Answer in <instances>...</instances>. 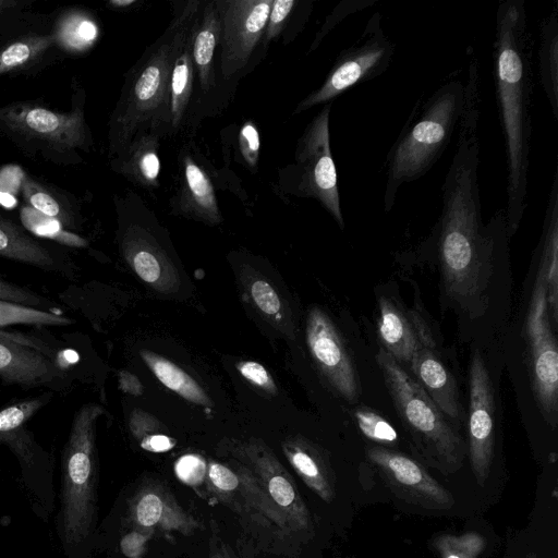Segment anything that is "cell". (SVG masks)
<instances>
[{
    "label": "cell",
    "mask_w": 558,
    "mask_h": 558,
    "mask_svg": "<svg viewBox=\"0 0 558 558\" xmlns=\"http://www.w3.org/2000/svg\"><path fill=\"white\" fill-rule=\"evenodd\" d=\"M539 81L551 113L558 121V7L543 20L538 49Z\"/></svg>",
    "instance_id": "obj_30"
},
{
    "label": "cell",
    "mask_w": 558,
    "mask_h": 558,
    "mask_svg": "<svg viewBox=\"0 0 558 558\" xmlns=\"http://www.w3.org/2000/svg\"><path fill=\"white\" fill-rule=\"evenodd\" d=\"M38 0H0V45L51 22L52 13L36 9Z\"/></svg>",
    "instance_id": "obj_33"
},
{
    "label": "cell",
    "mask_w": 558,
    "mask_h": 558,
    "mask_svg": "<svg viewBox=\"0 0 558 558\" xmlns=\"http://www.w3.org/2000/svg\"><path fill=\"white\" fill-rule=\"evenodd\" d=\"M274 0L216 1L221 33V74L229 78L243 70L264 36Z\"/></svg>",
    "instance_id": "obj_11"
},
{
    "label": "cell",
    "mask_w": 558,
    "mask_h": 558,
    "mask_svg": "<svg viewBox=\"0 0 558 558\" xmlns=\"http://www.w3.org/2000/svg\"><path fill=\"white\" fill-rule=\"evenodd\" d=\"M410 374L425 390L442 414L452 423L463 420L456 380L435 351L434 338L427 339L413 355Z\"/></svg>",
    "instance_id": "obj_21"
},
{
    "label": "cell",
    "mask_w": 558,
    "mask_h": 558,
    "mask_svg": "<svg viewBox=\"0 0 558 558\" xmlns=\"http://www.w3.org/2000/svg\"><path fill=\"white\" fill-rule=\"evenodd\" d=\"M221 25L216 1L207 2L197 17L192 35V58L202 90L214 84L213 58L220 39Z\"/></svg>",
    "instance_id": "obj_28"
},
{
    "label": "cell",
    "mask_w": 558,
    "mask_h": 558,
    "mask_svg": "<svg viewBox=\"0 0 558 558\" xmlns=\"http://www.w3.org/2000/svg\"><path fill=\"white\" fill-rule=\"evenodd\" d=\"M104 413L101 405L86 403L73 417L63 456L61 496V534L68 546L83 542L95 517L96 423Z\"/></svg>",
    "instance_id": "obj_6"
},
{
    "label": "cell",
    "mask_w": 558,
    "mask_h": 558,
    "mask_svg": "<svg viewBox=\"0 0 558 558\" xmlns=\"http://www.w3.org/2000/svg\"><path fill=\"white\" fill-rule=\"evenodd\" d=\"M494 395L489 373L478 351L472 354L469 372V453L480 485L487 480L495 441Z\"/></svg>",
    "instance_id": "obj_14"
},
{
    "label": "cell",
    "mask_w": 558,
    "mask_h": 558,
    "mask_svg": "<svg viewBox=\"0 0 558 558\" xmlns=\"http://www.w3.org/2000/svg\"><path fill=\"white\" fill-rule=\"evenodd\" d=\"M140 355L158 380L182 398L204 407L211 401L198 383L171 361L146 349Z\"/></svg>",
    "instance_id": "obj_32"
},
{
    "label": "cell",
    "mask_w": 558,
    "mask_h": 558,
    "mask_svg": "<svg viewBox=\"0 0 558 558\" xmlns=\"http://www.w3.org/2000/svg\"><path fill=\"white\" fill-rule=\"evenodd\" d=\"M306 341L312 357L333 390L356 402L361 386L355 365L330 317L319 307L310 310Z\"/></svg>",
    "instance_id": "obj_13"
},
{
    "label": "cell",
    "mask_w": 558,
    "mask_h": 558,
    "mask_svg": "<svg viewBox=\"0 0 558 558\" xmlns=\"http://www.w3.org/2000/svg\"><path fill=\"white\" fill-rule=\"evenodd\" d=\"M366 457L391 489L407 501L437 510L454 504L450 493L412 458L381 446L368 447Z\"/></svg>",
    "instance_id": "obj_15"
},
{
    "label": "cell",
    "mask_w": 558,
    "mask_h": 558,
    "mask_svg": "<svg viewBox=\"0 0 558 558\" xmlns=\"http://www.w3.org/2000/svg\"><path fill=\"white\" fill-rule=\"evenodd\" d=\"M199 1H189L162 37L125 78L108 124V156L122 154L143 131H159L170 123V76L174 59L189 37L199 11Z\"/></svg>",
    "instance_id": "obj_2"
},
{
    "label": "cell",
    "mask_w": 558,
    "mask_h": 558,
    "mask_svg": "<svg viewBox=\"0 0 558 558\" xmlns=\"http://www.w3.org/2000/svg\"><path fill=\"white\" fill-rule=\"evenodd\" d=\"M378 308L377 325L383 349L409 372L414 353L433 335L420 314L403 310L387 296L379 299Z\"/></svg>",
    "instance_id": "obj_19"
},
{
    "label": "cell",
    "mask_w": 558,
    "mask_h": 558,
    "mask_svg": "<svg viewBox=\"0 0 558 558\" xmlns=\"http://www.w3.org/2000/svg\"><path fill=\"white\" fill-rule=\"evenodd\" d=\"M64 58L50 22L0 45V78L34 76Z\"/></svg>",
    "instance_id": "obj_18"
},
{
    "label": "cell",
    "mask_w": 558,
    "mask_h": 558,
    "mask_svg": "<svg viewBox=\"0 0 558 558\" xmlns=\"http://www.w3.org/2000/svg\"><path fill=\"white\" fill-rule=\"evenodd\" d=\"M537 255V271L526 314L525 332L533 390L547 421L555 422L558 410V349L547 306V251L543 235Z\"/></svg>",
    "instance_id": "obj_8"
},
{
    "label": "cell",
    "mask_w": 558,
    "mask_h": 558,
    "mask_svg": "<svg viewBox=\"0 0 558 558\" xmlns=\"http://www.w3.org/2000/svg\"><path fill=\"white\" fill-rule=\"evenodd\" d=\"M395 44L383 27V16L375 12L359 37L341 51L323 84L296 106L294 113L326 105L355 85L381 75L390 65Z\"/></svg>",
    "instance_id": "obj_7"
},
{
    "label": "cell",
    "mask_w": 558,
    "mask_h": 558,
    "mask_svg": "<svg viewBox=\"0 0 558 558\" xmlns=\"http://www.w3.org/2000/svg\"><path fill=\"white\" fill-rule=\"evenodd\" d=\"M136 0H110L107 2V7L111 10H122L133 5Z\"/></svg>",
    "instance_id": "obj_49"
},
{
    "label": "cell",
    "mask_w": 558,
    "mask_h": 558,
    "mask_svg": "<svg viewBox=\"0 0 558 558\" xmlns=\"http://www.w3.org/2000/svg\"><path fill=\"white\" fill-rule=\"evenodd\" d=\"M130 428L141 448L149 452H167L177 444L174 438L161 433L158 421L140 410L133 411Z\"/></svg>",
    "instance_id": "obj_36"
},
{
    "label": "cell",
    "mask_w": 558,
    "mask_h": 558,
    "mask_svg": "<svg viewBox=\"0 0 558 558\" xmlns=\"http://www.w3.org/2000/svg\"><path fill=\"white\" fill-rule=\"evenodd\" d=\"M209 558H231L226 544L213 532L209 538Z\"/></svg>",
    "instance_id": "obj_48"
},
{
    "label": "cell",
    "mask_w": 558,
    "mask_h": 558,
    "mask_svg": "<svg viewBox=\"0 0 558 558\" xmlns=\"http://www.w3.org/2000/svg\"><path fill=\"white\" fill-rule=\"evenodd\" d=\"M123 257L135 274L156 290L167 292L178 282L177 271L153 236L138 226H128L120 240Z\"/></svg>",
    "instance_id": "obj_22"
},
{
    "label": "cell",
    "mask_w": 558,
    "mask_h": 558,
    "mask_svg": "<svg viewBox=\"0 0 558 558\" xmlns=\"http://www.w3.org/2000/svg\"><path fill=\"white\" fill-rule=\"evenodd\" d=\"M206 476L213 494L233 512L251 514L252 520L279 531L259 485L244 464L236 465L235 470H232L226 464L211 461L207 466Z\"/></svg>",
    "instance_id": "obj_17"
},
{
    "label": "cell",
    "mask_w": 558,
    "mask_h": 558,
    "mask_svg": "<svg viewBox=\"0 0 558 558\" xmlns=\"http://www.w3.org/2000/svg\"><path fill=\"white\" fill-rule=\"evenodd\" d=\"M128 522L133 529L154 534L178 533L190 536L201 522L182 508L173 494L157 481L143 482L129 501Z\"/></svg>",
    "instance_id": "obj_16"
},
{
    "label": "cell",
    "mask_w": 558,
    "mask_h": 558,
    "mask_svg": "<svg viewBox=\"0 0 558 558\" xmlns=\"http://www.w3.org/2000/svg\"><path fill=\"white\" fill-rule=\"evenodd\" d=\"M531 38L523 0H502L496 13L493 45L498 118L506 155V209L512 236L527 206L533 77Z\"/></svg>",
    "instance_id": "obj_1"
},
{
    "label": "cell",
    "mask_w": 558,
    "mask_h": 558,
    "mask_svg": "<svg viewBox=\"0 0 558 558\" xmlns=\"http://www.w3.org/2000/svg\"><path fill=\"white\" fill-rule=\"evenodd\" d=\"M0 257L68 277L74 274V263L66 253L38 240L2 211H0Z\"/></svg>",
    "instance_id": "obj_20"
},
{
    "label": "cell",
    "mask_w": 558,
    "mask_h": 558,
    "mask_svg": "<svg viewBox=\"0 0 558 558\" xmlns=\"http://www.w3.org/2000/svg\"><path fill=\"white\" fill-rule=\"evenodd\" d=\"M331 102L326 104L308 123L295 150L296 194L312 197L343 229L336 165L331 154L329 117Z\"/></svg>",
    "instance_id": "obj_9"
},
{
    "label": "cell",
    "mask_w": 558,
    "mask_h": 558,
    "mask_svg": "<svg viewBox=\"0 0 558 558\" xmlns=\"http://www.w3.org/2000/svg\"><path fill=\"white\" fill-rule=\"evenodd\" d=\"M377 364L404 428L421 454L441 472L463 463L464 441L415 378L383 348Z\"/></svg>",
    "instance_id": "obj_5"
},
{
    "label": "cell",
    "mask_w": 558,
    "mask_h": 558,
    "mask_svg": "<svg viewBox=\"0 0 558 558\" xmlns=\"http://www.w3.org/2000/svg\"><path fill=\"white\" fill-rule=\"evenodd\" d=\"M153 535L149 532L133 529L121 538V553L128 558H143L147 553V545Z\"/></svg>",
    "instance_id": "obj_46"
},
{
    "label": "cell",
    "mask_w": 558,
    "mask_h": 558,
    "mask_svg": "<svg viewBox=\"0 0 558 558\" xmlns=\"http://www.w3.org/2000/svg\"><path fill=\"white\" fill-rule=\"evenodd\" d=\"M295 0H274L267 24L264 32V44L268 45L272 39L279 36L281 33L287 19L293 11Z\"/></svg>",
    "instance_id": "obj_43"
},
{
    "label": "cell",
    "mask_w": 558,
    "mask_h": 558,
    "mask_svg": "<svg viewBox=\"0 0 558 558\" xmlns=\"http://www.w3.org/2000/svg\"><path fill=\"white\" fill-rule=\"evenodd\" d=\"M353 417L366 438L383 445L398 442L397 430L378 413L366 408H357L353 412Z\"/></svg>",
    "instance_id": "obj_37"
},
{
    "label": "cell",
    "mask_w": 558,
    "mask_h": 558,
    "mask_svg": "<svg viewBox=\"0 0 558 558\" xmlns=\"http://www.w3.org/2000/svg\"><path fill=\"white\" fill-rule=\"evenodd\" d=\"M22 226L36 238H45L71 247H86L88 242L74 232L64 230L56 221L40 215L27 205L21 207Z\"/></svg>",
    "instance_id": "obj_35"
},
{
    "label": "cell",
    "mask_w": 558,
    "mask_h": 558,
    "mask_svg": "<svg viewBox=\"0 0 558 558\" xmlns=\"http://www.w3.org/2000/svg\"><path fill=\"white\" fill-rule=\"evenodd\" d=\"M20 195L25 205L56 221L64 230L75 233L82 229L84 216L73 193L26 171L20 179Z\"/></svg>",
    "instance_id": "obj_23"
},
{
    "label": "cell",
    "mask_w": 558,
    "mask_h": 558,
    "mask_svg": "<svg viewBox=\"0 0 558 558\" xmlns=\"http://www.w3.org/2000/svg\"><path fill=\"white\" fill-rule=\"evenodd\" d=\"M282 450L305 485L330 502L335 496L333 474L318 449L304 439L292 438L282 444Z\"/></svg>",
    "instance_id": "obj_26"
},
{
    "label": "cell",
    "mask_w": 558,
    "mask_h": 558,
    "mask_svg": "<svg viewBox=\"0 0 558 558\" xmlns=\"http://www.w3.org/2000/svg\"><path fill=\"white\" fill-rule=\"evenodd\" d=\"M197 21V20H196ZM196 23V22H195ZM195 25V24H194ZM194 26L182 44L172 66L170 76V124L173 130L179 128L186 108L190 102L193 77L194 63L192 58V35Z\"/></svg>",
    "instance_id": "obj_31"
},
{
    "label": "cell",
    "mask_w": 558,
    "mask_h": 558,
    "mask_svg": "<svg viewBox=\"0 0 558 558\" xmlns=\"http://www.w3.org/2000/svg\"><path fill=\"white\" fill-rule=\"evenodd\" d=\"M465 101V81L452 76L414 107L385 162L386 213L395 206L399 189L423 177L442 156L457 133Z\"/></svg>",
    "instance_id": "obj_4"
},
{
    "label": "cell",
    "mask_w": 558,
    "mask_h": 558,
    "mask_svg": "<svg viewBox=\"0 0 558 558\" xmlns=\"http://www.w3.org/2000/svg\"><path fill=\"white\" fill-rule=\"evenodd\" d=\"M119 386L122 391L133 396H141L143 393V386L138 378L128 371L119 373Z\"/></svg>",
    "instance_id": "obj_47"
},
{
    "label": "cell",
    "mask_w": 558,
    "mask_h": 558,
    "mask_svg": "<svg viewBox=\"0 0 558 558\" xmlns=\"http://www.w3.org/2000/svg\"><path fill=\"white\" fill-rule=\"evenodd\" d=\"M435 545L441 558H477L484 549L485 541L472 532L461 536L441 535Z\"/></svg>",
    "instance_id": "obj_38"
},
{
    "label": "cell",
    "mask_w": 558,
    "mask_h": 558,
    "mask_svg": "<svg viewBox=\"0 0 558 558\" xmlns=\"http://www.w3.org/2000/svg\"><path fill=\"white\" fill-rule=\"evenodd\" d=\"M182 171L177 201L179 211L210 225L219 223L221 215L207 173L189 155L182 158Z\"/></svg>",
    "instance_id": "obj_24"
},
{
    "label": "cell",
    "mask_w": 558,
    "mask_h": 558,
    "mask_svg": "<svg viewBox=\"0 0 558 558\" xmlns=\"http://www.w3.org/2000/svg\"><path fill=\"white\" fill-rule=\"evenodd\" d=\"M238 371L254 386L269 392L277 393V386L267 369L257 362L242 361L236 364Z\"/></svg>",
    "instance_id": "obj_45"
},
{
    "label": "cell",
    "mask_w": 558,
    "mask_h": 558,
    "mask_svg": "<svg viewBox=\"0 0 558 558\" xmlns=\"http://www.w3.org/2000/svg\"><path fill=\"white\" fill-rule=\"evenodd\" d=\"M0 300L11 301L38 308L54 311L57 303L37 292L0 277Z\"/></svg>",
    "instance_id": "obj_40"
},
{
    "label": "cell",
    "mask_w": 558,
    "mask_h": 558,
    "mask_svg": "<svg viewBox=\"0 0 558 558\" xmlns=\"http://www.w3.org/2000/svg\"><path fill=\"white\" fill-rule=\"evenodd\" d=\"M376 0H344L340 2L333 11L327 16L325 23L322 25L319 32L316 34V37L312 44L310 51H313L317 48L324 37L336 26L338 25L345 16L361 11L372 4H374Z\"/></svg>",
    "instance_id": "obj_41"
},
{
    "label": "cell",
    "mask_w": 558,
    "mask_h": 558,
    "mask_svg": "<svg viewBox=\"0 0 558 558\" xmlns=\"http://www.w3.org/2000/svg\"><path fill=\"white\" fill-rule=\"evenodd\" d=\"M51 26L65 57L88 52L99 36L95 16L82 7H68L53 12Z\"/></svg>",
    "instance_id": "obj_27"
},
{
    "label": "cell",
    "mask_w": 558,
    "mask_h": 558,
    "mask_svg": "<svg viewBox=\"0 0 558 558\" xmlns=\"http://www.w3.org/2000/svg\"><path fill=\"white\" fill-rule=\"evenodd\" d=\"M86 90L71 81L70 108L58 110L41 99L0 106V134L24 156L58 167H75L94 147L86 119Z\"/></svg>",
    "instance_id": "obj_3"
},
{
    "label": "cell",
    "mask_w": 558,
    "mask_h": 558,
    "mask_svg": "<svg viewBox=\"0 0 558 558\" xmlns=\"http://www.w3.org/2000/svg\"><path fill=\"white\" fill-rule=\"evenodd\" d=\"M72 324L74 320L60 311H49L0 300V329L14 325L68 327Z\"/></svg>",
    "instance_id": "obj_34"
},
{
    "label": "cell",
    "mask_w": 558,
    "mask_h": 558,
    "mask_svg": "<svg viewBox=\"0 0 558 558\" xmlns=\"http://www.w3.org/2000/svg\"><path fill=\"white\" fill-rule=\"evenodd\" d=\"M51 399V393L27 398L0 410V444H5L19 456L21 461H28L32 440L24 425Z\"/></svg>",
    "instance_id": "obj_29"
},
{
    "label": "cell",
    "mask_w": 558,
    "mask_h": 558,
    "mask_svg": "<svg viewBox=\"0 0 558 558\" xmlns=\"http://www.w3.org/2000/svg\"><path fill=\"white\" fill-rule=\"evenodd\" d=\"M53 349L31 337L0 329V379L25 388L54 387L66 379Z\"/></svg>",
    "instance_id": "obj_12"
},
{
    "label": "cell",
    "mask_w": 558,
    "mask_h": 558,
    "mask_svg": "<svg viewBox=\"0 0 558 558\" xmlns=\"http://www.w3.org/2000/svg\"><path fill=\"white\" fill-rule=\"evenodd\" d=\"M158 133H138L125 150L111 159V169L130 181L146 187L158 186L160 160Z\"/></svg>",
    "instance_id": "obj_25"
},
{
    "label": "cell",
    "mask_w": 558,
    "mask_h": 558,
    "mask_svg": "<svg viewBox=\"0 0 558 558\" xmlns=\"http://www.w3.org/2000/svg\"><path fill=\"white\" fill-rule=\"evenodd\" d=\"M174 471L180 481L192 487L199 486L207 474L205 460L198 454H185L174 464Z\"/></svg>",
    "instance_id": "obj_42"
},
{
    "label": "cell",
    "mask_w": 558,
    "mask_h": 558,
    "mask_svg": "<svg viewBox=\"0 0 558 558\" xmlns=\"http://www.w3.org/2000/svg\"><path fill=\"white\" fill-rule=\"evenodd\" d=\"M248 293L257 308L270 318H280L282 303L275 288L266 280L256 278L250 282Z\"/></svg>",
    "instance_id": "obj_39"
},
{
    "label": "cell",
    "mask_w": 558,
    "mask_h": 558,
    "mask_svg": "<svg viewBox=\"0 0 558 558\" xmlns=\"http://www.w3.org/2000/svg\"><path fill=\"white\" fill-rule=\"evenodd\" d=\"M240 151L246 163L255 167L259 156V133L255 124L251 121L245 122L239 133Z\"/></svg>",
    "instance_id": "obj_44"
},
{
    "label": "cell",
    "mask_w": 558,
    "mask_h": 558,
    "mask_svg": "<svg viewBox=\"0 0 558 558\" xmlns=\"http://www.w3.org/2000/svg\"><path fill=\"white\" fill-rule=\"evenodd\" d=\"M239 459L254 475L263 496L284 534H310L312 515L288 471L271 450L259 441L242 447Z\"/></svg>",
    "instance_id": "obj_10"
}]
</instances>
